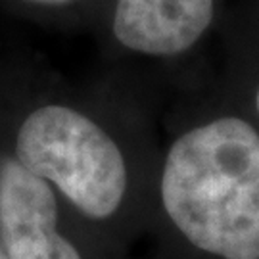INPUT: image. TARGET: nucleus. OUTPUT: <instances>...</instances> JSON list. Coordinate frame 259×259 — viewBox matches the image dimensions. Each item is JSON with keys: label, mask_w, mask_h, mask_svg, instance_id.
Listing matches in <instances>:
<instances>
[{"label": "nucleus", "mask_w": 259, "mask_h": 259, "mask_svg": "<svg viewBox=\"0 0 259 259\" xmlns=\"http://www.w3.org/2000/svg\"><path fill=\"white\" fill-rule=\"evenodd\" d=\"M159 200L194 248L259 259V133L225 115L183 131L163 157Z\"/></svg>", "instance_id": "f257e3e1"}, {"label": "nucleus", "mask_w": 259, "mask_h": 259, "mask_svg": "<svg viewBox=\"0 0 259 259\" xmlns=\"http://www.w3.org/2000/svg\"><path fill=\"white\" fill-rule=\"evenodd\" d=\"M18 110L12 154L19 163L89 219L119 211L129 190L127 156L93 108L48 94Z\"/></svg>", "instance_id": "f03ea898"}, {"label": "nucleus", "mask_w": 259, "mask_h": 259, "mask_svg": "<svg viewBox=\"0 0 259 259\" xmlns=\"http://www.w3.org/2000/svg\"><path fill=\"white\" fill-rule=\"evenodd\" d=\"M58 219L54 188L14 154L0 156V246L8 259H81Z\"/></svg>", "instance_id": "7ed1b4c3"}, {"label": "nucleus", "mask_w": 259, "mask_h": 259, "mask_svg": "<svg viewBox=\"0 0 259 259\" xmlns=\"http://www.w3.org/2000/svg\"><path fill=\"white\" fill-rule=\"evenodd\" d=\"M217 0H111L113 42L139 58L175 60L204 38Z\"/></svg>", "instance_id": "20e7f679"}, {"label": "nucleus", "mask_w": 259, "mask_h": 259, "mask_svg": "<svg viewBox=\"0 0 259 259\" xmlns=\"http://www.w3.org/2000/svg\"><path fill=\"white\" fill-rule=\"evenodd\" d=\"M84 0H16L23 10H29L33 14H71L75 10L81 8Z\"/></svg>", "instance_id": "39448f33"}, {"label": "nucleus", "mask_w": 259, "mask_h": 259, "mask_svg": "<svg viewBox=\"0 0 259 259\" xmlns=\"http://www.w3.org/2000/svg\"><path fill=\"white\" fill-rule=\"evenodd\" d=\"M255 111H257V115H259V87H257V91H255Z\"/></svg>", "instance_id": "423d86ee"}, {"label": "nucleus", "mask_w": 259, "mask_h": 259, "mask_svg": "<svg viewBox=\"0 0 259 259\" xmlns=\"http://www.w3.org/2000/svg\"><path fill=\"white\" fill-rule=\"evenodd\" d=\"M0 259H8V255H6L4 250H2V246H0Z\"/></svg>", "instance_id": "0eeeda50"}]
</instances>
